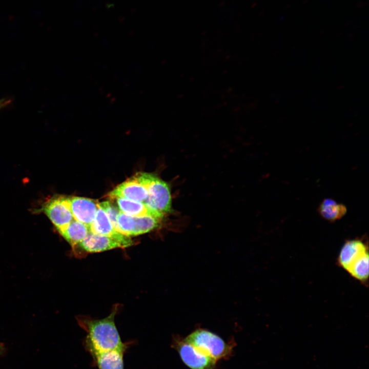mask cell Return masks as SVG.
<instances>
[{
    "mask_svg": "<svg viewBox=\"0 0 369 369\" xmlns=\"http://www.w3.org/2000/svg\"><path fill=\"white\" fill-rule=\"evenodd\" d=\"M117 312L115 307L107 317L101 319H91L83 323L87 331L86 347L91 354L115 350H125L114 322Z\"/></svg>",
    "mask_w": 369,
    "mask_h": 369,
    "instance_id": "cell-1",
    "label": "cell"
},
{
    "mask_svg": "<svg viewBox=\"0 0 369 369\" xmlns=\"http://www.w3.org/2000/svg\"><path fill=\"white\" fill-rule=\"evenodd\" d=\"M134 176L148 190L145 204L163 215L171 211L172 196L166 182L151 173L139 172Z\"/></svg>",
    "mask_w": 369,
    "mask_h": 369,
    "instance_id": "cell-2",
    "label": "cell"
},
{
    "mask_svg": "<svg viewBox=\"0 0 369 369\" xmlns=\"http://www.w3.org/2000/svg\"><path fill=\"white\" fill-rule=\"evenodd\" d=\"M184 339L216 361L229 357L231 353L229 344L217 334L205 329H197Z\"/></svg>",
    "mask_w": 369,
    "mask_h": 369,
    "instance_id": "cell-3",
    "label": "cell"
},
{
    "mask_svg": "<svg viewBox=\"0 0 369 369\" xmlns=\"http://www.w3.org/2000/svg\"><path fill=\"white\" fill-rule=\"evenodd\" d=\"M161 220L151 216H130L120 211L117 217V230L126 236H135L155 229Z\"/></svg>",
    "mask_w": 369,
    "mask_h": 369,
    "instance_id": "cell-4",
    "label": "cell"
},
{
    "mask_svg": "<svg viewBox=\"0 0 369 369\" xmlns=\"http://www.w3.org/2000/svg\"><path fill=\"white\" fill-rule=\"evenodd\" d=\"M175 347L181 361L190 369H213L216 361L183 339L176 340Z\"/></svg>",
    "mask_w": 369,
    "mask_h": 369,
    "instance_id": "cell-5",
    "label": "cell"
},
{
    "mask_svg": "<svg viewBox=\"0 0 369 369\" xmlns=\"http://www.w3.org/2000/svg\"><path fill=\"white\" fill-rule=\"evenodd\" d=\"M42 210L59 233L74 220L68 206L67 197H54L46 202Z\"/></svg>",
    "mask_w": 369,
    "mask_h": 369,
    "instance_id": "cell-6",
    "label": "cell"
},
{
    "mask_svg": "<svg viewBox=\"0 0 369 369\" xmlns=\"http://www.w3.org/2000/svg\"><path fill=\"white\" fill-rule=\"evenodd\" d=\"M90 232L110 237L121 243L124 248L133 244V241L130 237L115 229L106 213L98 206V203L94 220L90 227Z\"/></svg>",
    "mask_w": 369,
    "mask_h": 369,
    "instance_id": "cell-7",
    "label": "cell"
},
{
    "mask_svg": "<svg viewBox=\"0 0 369 369\" xmlns=\"http://www.w3.org/2000/svg\"><path fill=\"white\" fill-rule=\"evenodd\" d=\"M68 207L73 218L90 227L94 220L98 203L91 199L80 197H67Z\"/></svg>",
    "mask_w": 369,
    "mask_h": 369,
    "instance_id": "cell-8",
    "label": "cell"
},
{
    "mask_svg": "<svg viewBox=\"0 0 369 369\" xmlns=\"http://www.w3.org/2000/svg\"><path fill=\"white\" fill-rule=\"evenodd\" d=\"M108 196L110 199L120 197L144 203L148 192L146 187L133 176L116 187Z\"/></svg>",
    "mask_w": 369,
    "mask_h": 369,
    "instance_id": "cell-9",
    "label": "cell"
},
{
    "mask_svg": "<svg viewBox=\"0 0 369 369\" xmlns=\"http://www.w3.org/2000/svg\"><path fill=\"white\" fill-rule=\"evenodd\" d=\"M367 247L359 239L346 241L341 249L338 258L340 266L347 272L363 255L368 253Z\"/></svg>",
    "mask_w": 369,
    "mask_h": 369,
    "instance_id": "cell-10",
    "label": "cell"
},
{
    "mask_svg": "<svg viewBox=\"0 0 369 369\" xmlns=\"http://www.w3.org/2000/svg\"><path fill=\"white\" fill-rule=\"evenodd\" d=\"M78 246L87 253H96L116 248H124L121 243L110 237L91 232Z\"/></svg>",
    "mask_w": 369,
    "mask_h": 369,
    "instance_id": "cell-11",
    "label": "cell"
},
{
    "mask_svg": "<svg viewBox=\"0 0 369 369\" xmlns=\"http://www.w3.org/2000/svg\"><path fill=\"white\" fill-rule=\"evenodd\" d=\"M112 199L115 200L119 211L128 216L134 217L151 216L160 219H162L165 216V215L153 210L142 202L120 197L114 198Z\"/></svg>",
    "mask_w": 369,
    "mask_h": 369,
    "instance_id": "cell-12",
    "label": "cell"
},
{
    "mask_svg": "<svg viewBox=\"0 0 369 369\" xmlns=\"http://www.w3.org/2000/svg\"><path fill=\"white\" fill-rule=\"evenodd\" d=\"M124 350H115L92 355L99 369H124Z\"/></svg>",
    "mask_w": 369,
    "mask_h": 369,
    "instance_id": "cell-13",
    "label": "cell"
},
{
    "mask_svg": "<svg viewBox=\"0 0 369 369\" xmlns=\"http://www.w3.org/2000/svg\"><path fill=\"white\" fill-rule=\"evenodd\" d=\"M90 232L89 228L86 224L74 219L59 233L74 249Z\"/></svg>",
    "mask_w": 369,
    "mask_h": 369,
    "instance_id": "cell-14",
    "label": "cell"
},
{
    "mask_svg": "<svg viewBox=\"0 0 369 369\" xmlns=\"http://www.w3.org/2000/svg\"><path fill=\"white\" fill-rule=\"evenodd\" d=\"M320 215L329 221H335L343 217L346 213V207L331 198L324 199L318 208Z\"/></svg>",
    "mask_w": 369,
    "mask_h": 369,
    "instance_id": "cell-15",
    "label": "cell"
},
{
    "mask_svg": "<svg viewBox=\"0 0 369 369\" xmlns=\"http://www.w3.org/2000/svg\"><path fill=\"white\" fill-rule=\"evenodd\" d=\"M368 253L363 255L347 271L353 277L362 283H365L368 278Z\"/></svg>",
    "mask_w": 369,
    "mask_h": 369,
    "instance_id": "cell-16",
    "label": "cell"
},
{
    "mask_svg": "<svg viewBox=\"0 0 369 369\" xmlns=\"http://www.w3.org/2000/svg\"><path fill=\"white\" fill-rule=\"evenodd\" d=\"M98 206L106 213L112 225L117 230V217L120 212L118 208L110 201L98 203Z\"/></svg>",
    "mask_w": 369,
    "mask_h": 369,
    "instance_id": "cell-17",
    "label": "cell"
},
{
    "mask_svg": "<svg viewBox=\"0 0 369 369\" xmlns=\"http://www.w3.org/2000/svg\"><path fill=\"white\" fill-rule=\"evenodd\" d=\"M11 102L9 98H2L0 99V110L9 105Z\"/></svg>",
    "mask_w": 369,
    "mask_h": 369,
    "instance_id": "cell-18",
    "label": "cell"
},
{
    "mask_svg": "<svg viewBox=\"0 0 369 369\" xmlns=\"http://www.w3.org/2000/svg\"><path fill=\"white\" fill-rule=\"evenodd\" d=\"M2 348H1V345H0V352H1V351L2 350Z\"/></svg>",
    "mask_w": 369,
    "mask_h": 369,
    "instance_id": "cell-19",
    "label": "cell"
}]
</instances>
